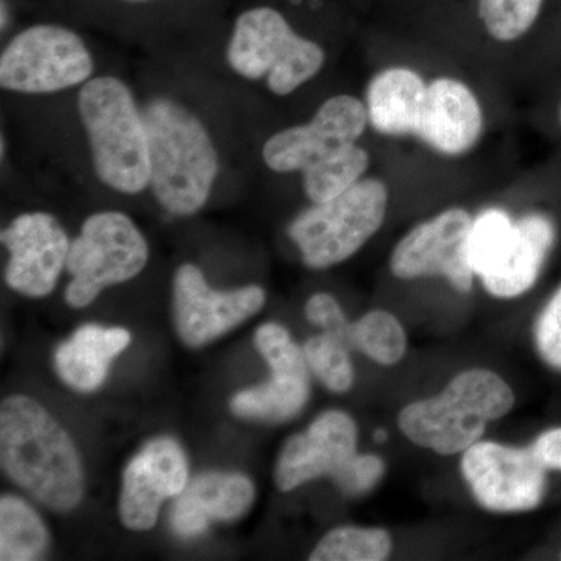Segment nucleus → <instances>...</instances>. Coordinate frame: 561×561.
Listing matches in <instances>:
<instances>
[{
  "label": "nucleus",
  "instance_id": "obj_34",
  "mask_svg": "<svg viewBox=\"0 0 561 561\" xmlns=\"http://www.w3.org/2000/svg\"><path fill=\"white\" fill-rule=\"evenodd\" d=\"M560 122H561V106H560Z\"/></svg>",
  "mask_w": 561,
  "mask_h": 561
},
{
  "label": "nucleus",
  "instance_id": "obj_3",
  "mask_svg": "<svg viewBox=\"0 0 561 561\" xmlns=\"http://www.w3.org/2000/svg\"><path fill=\"white\" fill-rule=\"evenodd\" d=\"M513 405L515 393L497 373L472 368L435 397L405 405L398 426L413 445L456 456L481 440L489 423L507 415Z\"/></svg>",
  "mask_w": 561,
  "mask_h": 561
},
{
  "label": "nucleus",
  "instance_id": "obj_22",
  "mask_svg": "<svg viewBox=\"0 0 561 561\" xmlns=\"http://www.w3.org/2000/svg\"><path fill=\"white\" fill-rule=\"evenodd\" d=\"M49 534L38 513L16 496L0 500V560L32 561L43 559Z\"/></svg>",
  "mask_w": 561,
  "mask_h": 561
},
{
  "label": "nucleus",
  "instance_id": "obj_28",
  "mask_svg": "<svg viewBox=\"0 0 561 561\" xmlns=\"http://www.w3.org/2000/svg\"><path fill=\"white\" fill-rule=\"evenodd\" d=\"M386 474V461L376 454H353L343 461L341 468L331 476L332 482L346 496H360L370 493Z\"/></svg>",
  "mask_w": 561,
  "mask_h": 561
},
{
  "label": "nucleus",
  "instance_id": "obj_2",
  "mask_svg": "<svg viewBox=\"0 0 561 561\" xmlns=\"http://www.w3.org/2000/svg\"><path fill=\"white\" fill-rule=\"evenodd\" d=\"M149 135L150 184L162 208L192 216L208 202L219 175V154L202 121L172 99L142 111Z\"/></svg>",
  "mask_w": 561,
  "mask_h": 561
},
{
  "label": "nucleus",
  "instance_id": "obj_20",
  "mask_svg": "<svg viewBox=\"0 0 561 561\" xmlns=\"http://www.w3.org/2000/svg\"><path fill=\"white\" fill-rule=\"evenodd\" d=\"M130 341V332L122 328L87 324L55 351V368L73 390L84 393L98 390L108 376L111 360Z\"/></svg>",
  "mask_w": 561,
  "mask_h": 561
},
{
  "label": "nucleus",
  "instance_id": "obj_4",
  "mask_svg": "<svg viewBox=\"0 0 561 561\" xmlns=\"http://www.w3.org/2000/svg\"><path fill=\"white\" fill-rule=\"evenodd\" d=\"M99 180L122 194L150 184L149 135L130 88L116 77L88 80L77 99Z\"/></svg>",
  "mask_w": 561,
  "mask_h": 561
},
{
  "label": "nucleus",
  "instance_id": "obj_24",
  "mask_svg": "<svg viewBox=\"0 0 561 561\" xmlns=\"http://www.w3.org/2000/svg\"><path fill=\"white\" fill-rule=\"evenodd\" d=\"M346 345L376 364L391 367L405 356L408 335L393 313L371 311L351 323Z\"/></svg>",
  "mask_w": 561,
  "mask_h": 561
},
{
  "label": "nucleus",
  "instance_id": "obj_18",
  "mask_svg": "<svg viewBox=\"0 0 561 561\" xmlns=\"http://www.w3.org/2000/svg\"><path fill=\"white\" fill-rule=\"evenodd\" d=\"M483 111L474 92L459 80L440 77L427 84L416 138L437 153L460 157L479 142Z\"/></svg>",
  "mask_w": 561,
  "mask_h": 561
},
{
  "label": "nucleus",
  "instance_id": "obj_14",
  "mask_svg": "<svg viewBox=\"0 0 561 561\" xmlns=\"http://www.w3.org/2000/svg\"><path fill=\"white\" fill-rule=\"evenodd\" d=\"M265 291L260 286L217 291L210 289L201 268L181 265L173 279V316L181 341L206 345L261 311Z\"/></svg>",
  "mask_w": 561,
  "mask_h": 561
},
{
  "label": "nucleus",
  "instance_id": "obj_12",
  "mask_svg": "<svg viewBox=\"0 0 561 561\" xmlns=\"http://www.w3.org/2000/svg\"><path fill=\"white\" fill-rule=\"evenodd\" d=\"M254 343L267 360L272 378L253 389L239 391L231 400L232 413L242 419L272 423L294 419L305 409L311 394L305 351L278 323L262 324L254 335Z\"/></svg>",
  "mask_w": 561,
  "mask_h": 561
},
{
  "label": "nucleus",
  "instance_id": "obj_26",
  "mask_svg": "<svg viewBox=\"0 0 561 561\" xmlns=\"http://www.w3.org/2000/svg\"><path fill=\"white\" fill-rule=\"evenodd\" d=\"M309 370L334 393H346L354 383V367L346 343L330 332L313 335L302 346Z\"/></svg>",
  "mask_w": 561,
  "mask_h": 561
},
{
  "label": "nucleus",
  "instance_id": "obj_15",
  "mask_svg": "<svg viewBox=\"0 0 561 561\" xmlns=\"http://www.w3.org/2000/svg\"><path fill=\"white\" fill-rule=\"evenodd\" d=\"M2 243L10 253L5 280L11 289L32 298L55 289L70 249L60 221L47 213L22 214L2 231Z\"/></svg>",
  "mask_w": 561,
  "mask_h": 561
},
{
  "label": "nucleus",
  "instance_id": "obj_29",
  "mask_svg": "<svg viewBox=\"0 0 561 561\" xmlns=\"http://www.w3.org/2000/svg\"><path fill=\"white\" fill-rule=\"evenodd\" d=\"M534 337L541 359L561 371V287L538 316Z\"/></svg>",
  "mask_w": 561,
  "mask_h": 561
},
{
  "label": "nucleus",
  "instance_id": "obj_31",
  "mask_svg": "<svg viewBox=\"0 0 561 561\" xmlns=\"http://www.w3.org/2000/svg\"><path fill=\"white\" fill-rule=\"evenodd\" d=\"M530 448L546 470L561 471V427L542 432Z\"/></svg>",
  "mask_w": 561,
  "mask_h": 561
},
{
  "label": "nucleus",
  "instance_id": "obj_23",
  "mask_svg": "<svg viewBox=\"0 0 561 561\" xmlns=\"http://www.w3.org/2000/svg\"><path fill=\"white\" fill-rule=\"evenodd\" d=\"M370 165L367 150L357 144L335 151L311 168L302 171V186L312 203H324L339 197L354 184L359 183Z\"/></svg>",
  "mask_w": 561,
  "mask_h": 561
},
{
  "label": "nucleus",
  "instance_id": "obj_30",
  "mask_svg": "<svg viewBox=\"0 0 561 561\" xmlns=\"http://www.w3.org/2000/svg\"><path fill=\"white\" fill-rule=\"evenodd\" d=\"M306 319L323 332H330L341 341H348L351 323L346 320L341 305L330 294H316L309 298L305 308ZM348 346V345H346Z\"/></svg>",
  "mask_w": 561,
  "mask_h": 561
},
{
  "label": "nucleus",
  "instance_id": "obj_19",
  "mask_svg": "<svg viewBox=\"0 0 561 561\" xmlns=\"http://www.w3.org/2000/svg\"><path fill=\"white\" fill-rule=\"evenodd\" d=\"M254 486L238 472H205L187 482L173 502L172 530L183 538L197 537L210 522H231L249 511Z\"/></svg>",
  "mask_w": 561,
  "mask_h": 561
},
{
  "label": "nucleus",
  "instance_id": "obj_33",
  "mask_svg": "<svg viewBox=\"0 0 561 561\" xmlns=\"http://www.w3.org/2000/svg\"><path fill=\"white\" fill-rule=\"evenodd\" d=\"M125 2H149V0H125Z\"/></svg>",
  "mask_w": 561,
  "mask_h": 561
},
{
  "label": "nucleus",
  "instance_id": "obj_9",
  "mask_svg": "<svg viewBox=\"0 0 561 561\" xmlns=\"http://www.w3.org/2000/svg\"><path fill=\"white\" fill-rule=\"evenodd\" d=\"M94 61L83 39L61 25L25 28L0 57V84L20 94H54L87 83Z\"/></svg>",
  "mask_w": 561,
  "mask_h": 561
},
{
  "label": "nucleus",
  "instance_id": "obj_16",
  "mask_svg": "<svg viewBox=\"0 0 561 561\" xmlns=\"http://www.w3.org/2000/svg\"><path fill=\"white\" fill-rule=\"evenodd\" d=\"M187 482L190 468L179 443L169 437L147 443L124 471L119 500L122 524L131 530L151 529L162 502L179 496Z\"/></svg>",
  "mask_w": 561,
  "mask_h": 561
},
{
  "label": "nucleus",
  "instance_id": "obj_11",
  "mask_svg": "<svg viewBox=\"0 0 561 561\" xmlns=\"http://www.w3.org/2000/svg\"><path fill=\"white\" fill-rule=\"evenodd\" d=\"M471 225L470 214L461 208L416 225L394 247L391 273L400 279L445 276L454 289L468 294L476 278L468 251Z\"/></svg>",
  "mask_w": 561,
  "mask_h": 561
},
{
  "label": "nucleus",
  "instance_id": "obj_32",
  "mask_svg": "<svg viewBox=\"0 0 561 561\" xmlns=\"http://www.w3.org/2000/svg\"><path fill=\"white\" fill-rule=\"evenodd\" d=\"M389 438V434H387L386 430H378L375 432V440L378 443H383Z\"/></svg>",
  "mask_w": 561,
  "mask_h": 561
},
{
  "label": "nucleus",
  "instance_id": "obj_7",
  "mask_svg": "<svg viewBox=\"0 0 561 561\" xmlns=\"http://www.w3.org/2000/svg\"><path fill=\"white\" fill-rule=\"evenodd\" d=\"M389 187L378 179H365L339 197L313 203L291 221L289 236L309 268L332 267L350 260L386 220Z\"/></svg>",
  "mask_w": 561,
  "mask_h": 561
},
{
  "label": "nucleus",
  "instance_id": "obj_1",
  "mask_svg": "<svg viewBox=\"0 0 561 561\" xmlns=\"http://www.w3.org/2000/svg\"><path fill=\"white\" fill-rule=\"evenodd\" d=\"M0 460L11 481L51 511L69 512L83 496L79 453L68 432L28 397L0 408Z\"/></svg>",
  "mask_w": 561,
  "mask_h": 561
},
{
  "label": "nucleus",
  "instance_id": "obj_27",
  "mask_svg": "<svg viewBox=\"0 0 561 561\" xmlns=\"http://www.w3.org/2000/svg\"><path fill=\"white\" fill-rule=\"evenodd\" d=\"M542 0H479V14L491 38L511 43L537 21Z\"/></svg>",
  "mask_w": 561,
  "mask_h": 561
},
{
  "label": "nucleus",
  "instance_id": "obj_13",
  "mask_svg": "<svg viewBox=\"0 0 561 561\" xmlns=\"http://www.w3.org/2000/svg\"><path fill=\"white\" fill-rule=\"evenodd\" d=\"M368 124L365 103L353 95H335L317 110L309 124L286 128L268 138L262 158L273 172H302L357 144Z\"/></svg>",
  "mask_w": 561,
  "mask_h": 561
},
{
  "label": "nucleus",
  "instance_id": "obj_6",
  "mask_svg": "<svg viewBox=\"0 0 561 561\" xmlns=\"http://www.w3.org/2000/svg\"><path fill=\"white\" fill-rule=\"evenodd\" d=\"M227 58L243 79H267L273 94L289 95L320 72L324 50L295 33L279 11L257 7L236 21Z\"/></svg>",
  "mask_w": 561,
  "mask_h": 561
},
{
  "label": "nucleus",
  "instance_id": "obj_10",
  "mask_svg": "<svg viewBox=\"0 0 561 561\" xmlns=\"http://www.w3.org/2000/svg\"><path fill=\"white\" fill-rule=\"evenodd\" d=\"M461 474L485 511L529 512L546 496L548 476L531 448L479 440L461 456Z\"/></svg>",
  "mask_w": 561,
  "mask_h": 561
},
{
  "label": "nucleus",
  "instance_id": "obj_5",
  "mask_svg": "<svg viewBox=\"0 0 561 561\" xmlns=\"http://www.w3.org/2000/svg\"><path fill=\"white\" fill-rule=\"evenodd\" d=\"M553 242L556 225L542 214L513 220L500 208L483 210L471 225L472 272L493 297H519L537 283Z\"/></svg>",
  "mask_w": 561,
  "mask_h": 561
},
{
  "label": "nucleus",
  "instance_id": "obj_8",
  "mask_svg": "<svg viewBox=\"0 0 561 561\" xmlns=\"http://www.w3.org/2000/svg\"><path fill=\"white\" fill-rule=\"evenodd\" d=\"M149 260V247L130 217L106 210L88 217L79 238L70 243L66 271L72 280L66 301L87 308L105 287L138 276Z\"/></svg>",
  "mask_w": 561,
  "mask_h": 561
},
{
  "label": "nucleus",
  "instance_id": "obj_25",
  "mask_svg": "<svg viewBox=\"0 0 561 561\" xmlns=\"http://www.w3.org/2000/svg\"><path fill=\"white\" fill-rule=\"evenodd\" d=\"M391 546L389 531L381 527H337L321 538L309 560L382 561L389 559Z\"/></svg>",
  "mask_w": 561,
  "mask_h": 561
},
{
  "label": "nucleus",
  "instance_id": "obj_21",
  "mask_svg": "<svg viewBox=\"0 0 561 561\" xmlns=\"http://www.w3.org/2000/svg\"><path fill=\"white\" fill-rule=\"evenodd\" d=\"M427 84L409 68H387L376 73L365 103L371 127L386 136L415 135Z\"/></svg>",
  "mask_w": 561,
  "mask_h": 561
},
{
  "label": "nucleus",
  "instance_id": "obj_17",
  "mask_svg": "<svg viewBox=\"0 0 561 561\" xmlns=\"http://www.w3.org/2000/svg\"><path fill=\"white\" fill-rule=\"evenodd\" d=\"M357 453V426L348 413L328 411L294 435L280 449L275 481L280 491L334 474L343 461Z\"/></svg>",
  "mask_w": 561,
  "mask_h": 561
}]
</instances>
